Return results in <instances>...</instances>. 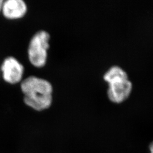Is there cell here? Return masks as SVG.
<instances>
[{
  "instance_id": "cell-1",
  "label": "cell",
  "mask_w": 153,
  "mask_h": 153,
  "mask_svg": "<svg viewBox=\"0 0 153 153\" xmlns=\"http://www.w3.org/2000/svg\"><path fill=\"white\" fill-rule=\"evenodd\" d=\"M21 89L23 102L36 111H43L51 107L53 102V88L49 81L31 76L22 80Z\"/></svg>"
},
{
  "instance_id": "cell-2",
  "label": "cell",
  "mask_w": 153,
  "mask_h": 153,
  "mask_svg": "<svg viewBox=\"0 0 153 153\" xmlns=\"http://www.w3.org/2000/svg\"><path fill=\"white\" fill-rule=\"evenodd\" d=\"M50 39L51 36L47 31L40 30L30 39L28 46V57L33 66L42 68L46 65L50 47Z\"/></svg>"
},
{
  "instance_id": "cell-3",
  "label": "cell",
  "mask_w": 153,
  "mask_h": 153,
  "mask_svg": "<svg viewBox=\"0 0 153 153\" xmlns=\"http://www.w3.org/2000/svg\"><path fill=\"white\" fill-rule=\"evenodd\" d=\"M107 97L114 103L119 104L126 100L132 90V84L128 78H121L108 83Z\"/></svg>"
},
{
  "instance_id": "cell-4",
  "label": "cell",
  "mask_w": 153,
  "mask_h": 153,
  "mask_svg": "<svg viewBox=\"0 0 153 153\" xmlns=\"http://www.w3.org/2000/svg\"><path fill=\"white\" fill-rule=\"evenodd\" d=\"M3 78L5 82L14 85L22 81L25 68L16 58L9 56L4 61L1 66Z\"/></svg>"
},
{
  "instance_id": "cell-5",
  "label": "cell",
  "mask_w": 153,
  "mask_h": 153,
  "mask_svg": "<svg viewBox=\"0 0 153 153\" xmlns=\"http://www.w3.org/2000/svg\"><path fill=\"white\" fill-rule=\"evenodd\" d=\"M27 11V5L23 0L4 1L1 10L4 16L10 20L21 19L26 16Z\"/></svg>"
},
{
  "instance_id": "cell-6",
  "label": "cell",
  "mask_w": 153,
  "mask_h": 153,
  "mask_svg": "<svg viewBox=\"0 0 153 153\" xmlns=\"http://www.w3.org/2000/svg\"><path fill=\"white\" fill-rule=\"evenodd\" d=\"M103 79L107 83L116 79L128 78L126 71L119 66H113L106 71L103 75Z\"/></svg>"
},
{
  "instance_id": "cell-7",
  "label": "cell",
  "mask_w": 153,
  "mask_h": 153,
  "mask_svg": "<svg viewBox=\"0 0 153 153\" xmlns=\"http://www.w3.org/2000/svg\"><path fill=\"white\" fill-rule=\"evenodd\" d=\"M149 152L150 153H153V141L149 145Z\"/></svg>"
},
{
  "instance_id": "cell-8",
  "label": "cell",
  "mask_w": 153,
  "mask_h": 153,
  "mask_svg": "<svg viewBox=\"0 0 153 153\" xmlns=\"http://www.w3.org/2000/svg\"><path fill=\"white\" fill-rule=\"evenodd\" d=\"M4 1L0 0V12L2 10V5H3Z\"/></svg>"
}]
</instances>
